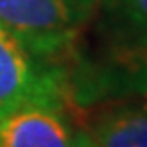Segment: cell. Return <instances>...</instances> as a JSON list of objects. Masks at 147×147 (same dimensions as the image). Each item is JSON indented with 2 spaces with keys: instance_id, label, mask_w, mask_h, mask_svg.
<instances>
[{
  "instance_id": "cell-1",
  "label": "cell",
  "mask_w": 147,
  "mask_h": 147,
  "mask_svg": "<svg viewBox=\"0 0 147 147\" xmlns=\"http://www.w3.org/2000/svg\"><path fill=\"white\" fill-rule=\"evenodd\" d=\"M96 9L98 0H0V25L37 57L62 62Z\"/></svg>"
},
{
  "instance_id": "cell-2",
  "label": "cell",
  "mask_w": 147,
  "mask_h": 147,
  "mask_svg": "<svg viewBox=\"0 0 147 147\" xmlns=\"http://www.w3.org/2000/svg\"><path fill=\"white\" fill-rule=\"evenodd\" d=\"M25 107H71L69 71L37 57L0 25V121Z\"/></svg>"
},
{
  "instance_id": "cell-3",
  "label": "cell",
  "mask_w": 147,
  "mask_h": 147,
  "mask_svg": "<svg viewBox=\"0 0 147 147\" xmlns=\"http://www.w3.org/2000/svg\"><path fill=\"white\" fill-rule=\"evenodd\" d=\"M69 96L76 108L113 98L147 96V45L69 73Z\"/></svg>"
},
{
  "instance_id": "cell-4",
  "label": "cell",
  "mask_w": 147,
  "mask_h": 147,
  "mask_svg": "<svg viewBox=\"0 0 147 147\" xmlns=\"http://www.w3.org/2000/svg\"><path fill=\"white\" fill-rule=\"evenodd\" d=\"M83 110V129L99 147H147V96L105 99Z\"/></svg>"
},
{
  "instance_id": "cell-5",
  "label": "cell",
  "mask_w": 147,
  "mask_h": 147,
  "mask_svg": "<svg viewBox=\"0 0 147 147\" xmlns=\"http://www.w3.org/2000/svg\"><path fill=\"white\" fill-rule=\"evenodd\" d=\"M73 131L62 110L25 107L0 121V147H71Z\"/></svg>"
},
{
  "instance_id": "cell-6",
  "label": "cell",
  "mask_w": 147,
  "mask_h": 147,
  "mask_svg": "<svg viewBox=\"0 0 147 147\" xmlns=\"http://www.w3.org/2000/svg\"><path fill=\"white\" fill-rule=\"evenodd\" d=\"M98 34L108 55L147 45V0H98Z\"/></svg>"
},
{
  "instance_id": "cell-7",
  "label": "cell",
  "mask_w": 147,
  "mask_h": 147,
  "mask_svg": "<svg viewBox=\"0 0 147 147\" xmlns=\"http://www.w3.org/2000/svg\"><path fill=\"white\" fill-rule=\"evenodd\" d=\"M71 147H99V145L94 142V138L85 129H76V131H73Z\"/></svg>"
}]
</instances>
